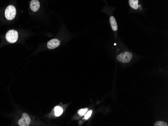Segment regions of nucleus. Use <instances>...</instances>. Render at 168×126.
<instances>
[{
	"label": "nucleus",
	"instance_id": "nucleus-1",
	"mask_svg": "<svg viewBox=\"0 0 168 126\" xmlns=\"http://www.w3.org/2000/svg\"><path fill=\"white\" fill-rule=\"evenodd\" d=\"M5 17L7 20H12L16 15V9L14 6L10 5L7 7L5 13Z\"/></svg>",
	"mask_w": 168,
	"mask_h": 126
},
{
	"label": "nucleus",
	"instance_id": "nucleus-2",
	"mask_svg": "<svg viewBox=\"0 0 168 126\" xmlns=\"http://www.w3.org/2000/svg\"><path fill=\"white\" fill-rule=\"evenodd\" d=\"M18 38V33L16 31L10 30L7 32L6 35V39L7 41L13 43L17 41Z\"/></svg>",
	"mask_w": 168,
	"mask_h": 126
},
{
	"label": "nucleus",
	"instance_id": "nucleus-3",
	"mask_svg": "<svg viewBox=\"0 0 168 126\" xmlns=\"http://www.w3.org/2000/svg\"><path fill=\"white\" fill-rule=\"evenodd\" d=\"M133 57V54L131 52H125L117 56L118 60L122 63H128L131 61Z\"/></svg>",
	"mask_w": 168,
	"mask_h": 126
},
{
	"label": "nucleus",
	"instance_id": "nucleus-4",
	"mask_svg": "<svg viewBox=\"0 0 168 126\" xmlns=\"http://www.w3.org/2000/svg\"><path fill=\"white\" fill-rule=\"evenodd\" d=\"M31 119L29 115L26 113H23L22 118L18 122V124L20 126H28L30 124Z\"/></svg>",
	"mask_w": 168,
	"mask_h": 126
},
{
	"label": "nucleus",
	"instance_id": "nucleus-5",
	"mask_svg": "<svg viewBox=\"0 0 168 126\" xmlns=\"http://www.w3.org/2000/svg\"><path fill=\"white\" fill-rule=\"evenodd\" d=\"M61 44L60 41L58 39H53L49 40L48 43V48L53 49L60 46Z\"/></svg>",
	"mask_w": 168,
	"mask_h": 126
},
{
	"label": "nucleus",
	"instance_id": "nucleus-6",
	"mask_svg": "<svg viewBox=\"0 0 168 126\" xmlns=\"http://www.w3.org/2000/svg\"><path fill=\"white\" fill-rule=\"evenodd\" d=\"M40 3L38 0H32L30 3V8L33 12H37L40 8Z\"/></svg>",
	"mask_w": 168,
	"mask_h": 126
},
{
	"label": "nucleus",
	"instance_id": "nucleus-7",
	"mask_svg": "<svg viewBox=\"0 0 168 126\" xmlns=\"http://www.w3.org/2000/svg\"><path fill=\"white\" fill-rule=\"evenodd\" d=\"M110 22L112 30L114 31H117L118 29L117 23H116L115 19L113 16H111L110 18Z\"/></svg>",
	"mask_w": 168,
	"mask_h": 126
},
{
	"label": "nucleus",
	"instance_id": "nucleus-8",
	"mask_svg": "<svg viewBox=\"0 0 168 126\" xmlns=\"http://www.w3.org/2000/svg\"><path fill=\"white\" fill-rule=\"evenodd\" d=\"M129 5L133 9L136 10L138 8V0H129Z\"/></svg>",
	"mask_w": 168,
	"mask_h": 126
},
{
	"label": "nucleus",
	"instance_id": "nucleus-9",
	"mask_svg": "<svg viewBox=\"0 0 168 126\" xmlns=\"http://www.w3.org/2000/svg\"><path fill=\"white\" fill-rule=\"evenodd\" d=\"M63 109L61 107L57 106L54 108V113L56 117H59L63 114Z\"/></svg>",
	"mask_w": 168,
	"mask_h": 126
},
{
	"label": "nucleus",
	"instance_id": "nucleus-10",
	"mask_svg": "<svg viewBox=\"0 0 168 126\" xmlns=\"http://www.w3.org/2000/svg\"><path fill=\"white\" fill-rule=\"evenodd\" d=\"M88 109L85 108V109H82L78 111V114L80 116H83L85 115V114L88 112Z\"/></svg>",
	"mask_w": 168,
	"mask_h": 126
},
{
	"label": "nucleus",
	"instance_id": "nucleus-11",
	"mask_svg": "<svg viewBox=\"0 0 168 126\" xmlns=\"http://www.w3.org/2000/svg\"><path fill=\"white\" fill-rule=\"evenodd\" d=\"M155 126H167L168 124L165 123V122L163 121H158L157 122L155 123Z\"/></svg>",
	"mask_w": 168,
	"mask_h": 126
},
{
	"label": "nucleus",
	"instance_id": "nucleus-12",
	"mask_svg": "<svg viewBox=\"0 0 168 126\" xmlns=\"http://www.w3.org/2000/svg\"><path fill=\"white\" fill-rule=\"evenodd\" d=\"M92 114V110H90V111H89L87 113H86L85 114V119L87 120L89 118H90L91 116V114Z\"/></svg>",
	"mask_w": 168,
	"mask_h": 126
}]
</instances>
